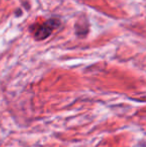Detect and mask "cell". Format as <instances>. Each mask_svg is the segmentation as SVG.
<instances>
[{"label":"cell","instance_id":"cell-1","mask_svg":"<svg viewBox=\"0 0 146 147\" xmlns=\"http://www.w3.org/2000/svg\"><path fill=\"white\" fill-rule=\"evenodd\" d=\"M59 26V20L58 19H49L47 21H45L43 24H41L40 26L35 29L34 32V36L37 40H43V39L47 38L49 35L52 33V31L56 29Z\"/></svg>","mask_w":146,"mask_h":147}]
</instances>
